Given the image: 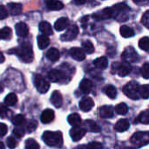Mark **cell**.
I'll return each instance as SVG.
<instances>
[{"label": "cell", "instance_id": "obj_7", "mask_svg": "<svg viewBox=\"0 0 149 149\" xmlns=\"http://www.w3.org/2000/svg\"><path fill=\"white\" fill-rule=\"evenodd\" d=\"M78 34H79V27L76 24H72L60 37V39L62 41H72L77 38Z\"/></svg>", "mask_w": 149, "mask_h": 149}, {"label": "cell", "instance_id": "obj_14", "mask_svg": "<svg viewBox=\"0 0 149 149\" xmlns=\"http://www.w3.org/2000/svg\"><path fill=\"white\" fill-rule=\"evenodd\" d=\"M51 102L57 108H59L62 106V104H63V97H62L61 93L58 91H54L52 93Z\"/></svg>", "mask_w": 149, "mask_h": 149}, {"label": "cell", "instance_id": "obj_27", "mask_svg": "<svg viewBox=\"0 0 149 149\" xmlns=\"http://www.w3.org/2000/svg\"><path fill=\"white\" fill-rule=\"evenodd\" d=\"M85 125H86L87 130L90 131V132H93V133H100L101 131L100 127L96 122H94L93 120H86Z\"/></svg>", "mask_w": 149, "mask_h": 149}, {"label": "cell", "instance_id": "obj_31", "mask_svg": "<svg viewBox=\"0 0 149 149\" xmlns=\"http://www.w3.org/2000/svg\"><path fill=\"white\" fill-rule=\"evenodd\" d=\"M4 103L6 106H9V107H12L14 105H16L17 103V95L13 93H9L5 99H4Z\"/></svg>", "mask_w": 149, "mask_h": 149}, {"label": "cell", "instance_id": "obj_32", "mask_svg": "<svg viewBox=\"0 0 149 149\" xmlns=\"http://www.w3.org/2000/svg\"><path fill=\"white\" fill-rule=\"evenodd\" d=\"M11 121L15 126H17L18 127H21V126L24 125V123H25V118L22 114H17V115L12 117Z\"/></svg>", "mask_w": 149, "mask_h": 149}, {"label": "cell", "instance_id": "obj_11", "mask_svg": "<svg viewBox=\"0 0 149 149\" xmlns=\"http://www.w3.org/2000/svg\"><path fill=\"white\" fill-rule=\"evenodd\" d=\"M93 106H94V102L90 97H85L79 102V108L86 113L92 110Z\"/></svg>", "mask_w": 149, "mask_h": 149}, {"label": "cell", "instance_id": "obj_13", "mask_svg": "<svg viewBox=\"0 0 149 149\" xmlns=\"http://www.w3.org/2000/svg\"><path fill=\"white\" fill-rule=\"evenodd\" d=\"M7 8L10 11V14H11L12 16H17L21 14L23 10L22 4L18 3H9L7 4Z\"/></svg>", "mask_w": 149, "mask_h": 149}, {"label": "cell", "instance_id": "obj_2", "mask_svg": "<svg viewBox=\"0 0 149 149\" xmlns=\"http://www.w3.org/2000/svg\"><path fill=\"white\" fill-rule=\"evenodd\" d=\"M13 52L17 54L24 62L25 63H31L33 60V51L30 45L24 44L20 45L19 47L13 50Z\"/></svg>", "mask_w": 149, "mask_h": 149}, {"label": "cell", "instance_id": "obj_48", "mask_svg": "<svg viewBox=\"0 0 149 149\" xmlns=\"http://www.w3.org/2000/svg\"><path fill=\"white\" fill-rule=\"evenodd\" d=\"M7 130H8L7 126L4 123H0V137L5 135L7 133Z\"/></svg>", "mask_w": 149, "mask_h": 149}, {"label": "cell", "instance_id": "obj_46", "mask_svg": "<svg viewBox=\"0 0 149 149\" xmlns=\"http://www.w3.org/2000/svg\"><path fill=\"white\" fill-rule=\"evenodd\" d=\"M87 149H103V146L100 142H91L87 145Z\"/></svg>", "mask_w": 149, "mask_h": 149}, {"label": "cell", "instance_id": "obj_39", "mask_svg": "<svg viewBox=\"0 0 149 149\" xmlns=\"http://www.w3.org/2000/svg\"><path fill=\"white\" fill-rule=\"evenodd\" d=\"M140 93L141 97H142L145 100H148L149 98V85H144L140 87Z\"/></svg>", "mask_w": 149, "mask_h": 149}, {"label": "cell", "instance_id": "obj_5", "mask_svg": "<svg viewBox=\"0 0 149 149\" xmlns=\"http://www.w3.org/2000/svg\"><path fill=\"white\" fill-rule=\"evenodd\" d=\"M34 85L40 93H45L50 88L49 82L39 74H36L34 77Z\"/></svg>", "mask_w": 149, "mask_h": 149}, {"label": "cell", "instance_id": "obj_22", "mask_svg": "<svg viewBox=\"0 0 149 149\" xmlns=\"http://www.w3.org/2000/svg\"><path fill=\"white\" fill-rule=\"evenodd\" d=\"M100 117L105 118V119L112 118L113 116V109L112 108V107L104 106V107H100Z\"/></svg>", "mask_w": 149, "mask_h": 149}, {"label": "cell", "instance_id": "obj_20", "mask_svg": "<svg viewBox=\"0 0 149 149\" xmlns=\"http://www.w3.org/2000/svg\"><path fill=\"white\" fill-rule=\"evenodd\" d=\"M129 127H130L129 121L126 119H121L115 124L114 129L118 132H125L129 128Z\"/></svg>", "mask_w": 149, "mask_h": 149}, {"label": "cell", "instance_id": "obj_44", "mask_svg": "<svg viewBox=\"0 0 149 149\" xmlns=\"http://www.w3.org/2000/svg\"><path fill=\"white\" fill-rule=\"evenodd\" d=\"M37 126H38V122L36 120H31L28 123V126H27V131H28V133L33 132L37 128Z\"/></svg>", "mask_w": 149, "mask_h": 149}, {"label": "cell", "instance_id": "obj_47", "mask_svg": "<svg viewBox=\"0 0 149 149\" xmlns=\"http://www.w3.org/2000/svg\"><path fill=\"white\" fill-rule=\"evenodd\" d=\"M8 16V12L6 8L3 5H0V20L6 18Z\"/></svg>", "mask_w": 149, "mask_h": 149}, {"label": "cell", "instance_id": "obj_28", "mask_svg": "<svg viewBox=\"0 0 149 149\" xmlns=\"http://www.w3.org/2000/svg\"><path fill=\"white\" fill-rule=\"evenodd\" d=\"M120 35L126 38L134 37V31L127 25H122L120 29Z\"/></svg>", "mask_w": 149, "mask_h": 149}, {"label": "cell", "instance_id": "obj_35", "mask_svg": "<svg viewBox=\"0 0 149 149\" xmlns=\"http://www.w3.org/2000/svg\"><path fill=\"white\" fill-rule=\"evenodd\" d=\"M105 93L112 100L115 99L117 96V90L114 86H108L105 88Z\"/></svg>", "mask_w": 149, "mask_h": 149}, {"label": "cell", "instance_id": "obj_33", "mask_svg": "<svg viewBox=\"0 0 149 149\" xmlns=\"http://www.w3.org/2000/svg\"><path fill=\"white\" fill-rule=\"evenodd\" d=\"M82 50L85 52V53L91 54L94 52V46L91 41L86 40V41L82 43Z\"/></svg>", "mask_w": 149, "mask_h": 149}, {"label": "cell", "instance_id": "obj_10", "mask_svg": "<svg viewBox=\"0 0 149 149\" xmlns=\"http://www.w3.org/2000/svg\"><path fill=\"white\" fill-rule=\"evenodd\" d=\"M113 15V11L112 8H106L102 10L101 11L93 14V17L97 20H104V19H108L111 18Z\"/></svg>", "mask_w": 149, "mask_h": 149}, {"label": "cell", "instance_id": "obj_1", "mask_svg": "<svg viewBox=\"0 0 149 149\" xmlns=\"http://www.w3.org/2000/svg\"><path fill=\"white\" fill-rule=\"evenodd\" d=\"M42 139L44 142L50 147H59L63 143V137L60 132L45 131L43 134Z\"/></svg>", "mask_w": 149, "mask_h": 149}, {"label": "cell", "instance_id": "obj_8", "mask_svg": "<svg viewBox=\"0 0 149 149\" xmlns=\"http://www.w3.org/2000/svg\"><path fill=\"white\" fill-rule=\"evenodd\" d=\"M86 133V130L85 128H82L79 127H73L70 131V136L73 141H79L85 136Z\"/></svg>", "mask_w": 149, "mask_h": 149}, {"label": "cell", "instance_id": "obj_17", "mask_svg": "<svg viewBox=\"0 0 149 149\" xmlns=\"http://www.w3.org/2000/svg\"><path fill=\"white\" fill-rule=\"evenodd\" d=\"M68 25H69V19L67 17H60L55 22L54 28L56 31H61L65 30V28H67Z\"/></svg>", "mask_w": 149, "mask_h": 149}, {"label": "cell", "instance_id": "obj_9", "mask_svg": "<svg viewBox=\"0 0 149 149\" xmlns=\"http://www.w3.org/2000/svg\"><path fill=\"white\" fill-rule=\"evenodd\" d=\"M65 77V72L60 70H58V69H53L48 73V78L52 82L62 81Z\"/></svg>", "mask_w": 149, "mask_h": 149}, {"label": "cell", "instance_id": "obj_40", "mask_svg": "<svg viewBox=\"0 0 149 149\" xmlns=\"http://www.w3.org/2000/svg\"><path fill=\"white\" fill-rule=\"evenodd\" d=\"M141 75L144 79H149V63H145L141 67Z\"/></svg>", "mask_w": 149, "mask_h": 149}, {"label": "cell", "instance_id": "obj_53", "mask_svg": "<svg viewBox=\"0 0 149 149\" xmlns=\"http://www.w3.org/2000/svg\"><path fill=\"white\" fill-rule=\"evenodd\" d=\"M126 149H136V148H127Z\"/></svg>", "mask_w": 149, "mask_h": 149}, {"label": "cell", "instance_id": "obj_41", "mask_svg": "<svg viewBox=\"0 0 149 149\" xmlns=\"http://www.w3.org/2000/svg\"><path fill=\"white\" fill-rule=\"evenodd\" d=\"M6 142H7V146H8V148H9L10 149L16 148V147L17 146V140H16L15 138H13L12 136L8 137V139H7Z\"/></svg>", "mask_w": 149, "mask_h": 149}, {"label": "cell", "instance_id": "obj_23", "mask_svg": "<svg viewBox=\"0 0 149 149\" xmlns=\"http://www.w3.org/2000/svg\"><path fill=\"white\" fill-rule=\"evenodd\" d=\"M45 3H46V7L51 10H59L63 9V7H64L63 3L60 1L50 0V1H46Z\"/></svg>", "mask_w": 149, "mask_h": 149}, {"label": "cell", "instance_id": "obj_43", "mask_svg": "<svg viewBox=\"0 0 149 149\" xmlns=\"http://www.w3.org/2000/svg\"><path fill=\"white\" fill-rule=\"evenodd\" d=\"M13 134H14V135L17 137V138H22L24 135V128H22V127H16L14 130H13Z\"/></svg>", "mask_w": 149, "mask_h": 149}, {"label": "cell", "instance_id": "obj_18", "mask_svg": "<svg viewBox=\"0 0 149 149\" xmlns=\"http://www.w3.org/2000/svg\"><path fill=\"white\" fill-rule=\"evenodd\" d=\"M131 70H132V67H131V65L129 64L123 63V64H120V65H118L117 73L120 77H125V76L128 75L130 73Z\"/></svg>", "mask_w": 149, "mask_h": 149}, {"label": "cell", "instance_id": "obj_25", "mask_svg": "<svg viewBox=\"0 0 149 149\" xmlns=\"http://www.w3.org/2000/svg\"><path fill=\"white\" fill-rule=\"evenodd\" d=\"M46 57L51 61H57V60H58V58L60 57V53H59L58 49L52 47V48H51V49H49L47 51Z\"/></svg>", "mask_w": 149, "mask_h": 149}, {"label": "cell", "instance_id": "obj_34", "mask_svg": "<svg viewBox=\"0 0 149 149\" xmlns=\"http://www.w3.org/2000/svg\"><path fill=\"white\" fill-rule=\"evenodd\" d=\"M12 31L9 27H3L0 30V39H10L11 38Z\"/></svg>", "mask_w": 149, "mask_h": 149}, {"label": "cell", "instance_id": "obj_51", "mask_svg": "<svg viewBox=\"0 0 149 149\" xmlns=\"http://www.w3.org/2000/svg\"><path fill=\"white\" fill-rule=\"evenodd\" d=\"M0 149H5V147L3 145V143L1 142V141H0Z\"/></svg>", "mask_w": 149, "mask_h": 149}, {"label": "cell", "instance_id": "obj_36", "mask_svg": "<svg viewBox=\"0 0 149 149\" xmlns=\"http://www.w3.org/2000/svg\"><path fill=\"white\" fill-rule=\"evenodd\" d=\"M128 111V107L125 103H120L119 105L116 106L115 107V112L120 114V115H124L127 113Z\"/></svg>", "mask_w": 149, "mask_h": 149}, {"label": "cell", "instance_id": "obj_6", "mask_svg": "<svg viewBox=\"0 0 149 149\" xmlns=\"http://www.w3.org/2000/svg\"><path fill=\"white\" fill-rule=\"evenodd\" d=\"M121 58L127 64L134 63L138 60V53L132 46L127 47L125 51L123 52Z\"/></svg>", "mask_w": 149, "mask_h": 149}, {"label": "cell", "instance_id": "obj_45", "mask_svg": "<svg viewBox=\"0 0 149 149\" xmlns=\"http://www.w3.org/2000/svg\"><path fill=\"white\" fill-rule=\"evenodd\" d=\"M8 112H9V110H8L7 107L3 104H0V117L1 118L6 117L8 114Z\"/></svg>", "mask_w": 149, "mask_h": 149}, {"label": "cell", "instance_id": "obj_42", "mask_svg": "<svg viewBox=\"0 0 149 149\" xmlns=\"http://www.w3.org/2000/svg\"><path fill=\"white\" fill-rule=\"evenodd\" d=\"M141 24L145 27H147L148 29H149V10H147L143 14V16L141 17Z\"/></svg>", "mask_w": 149, "mask_h": 149}, {"label": "cell", "instance_id": "obj_15", "mask_svg": "<svg viewBox=\"0 0 149 149\" xmlns=\"http://www.w3.org/2000/svg\"><path fill=\"white\" fill-rule=\"evenodd\" d=\"M16 33L18 37H25L29 32V28L27 24L24 22L17 23L15 26Z\"/></svg>", "mask_w": 149, "mask_h": 149}, {"label": "cell", "instance_id": "obj_37", "mask_svg": "<svg viewBox=\"0 0 149 149\" xmlns=\"http://www.w3.org/2000/svg\"><path fill=\"white\" fill-rule=\"evenodd\" d=\"M139 47L146 52L149 51V38L148 37H144L140 39L139 41Z\"/></svg>", "mask_w": 149, "mask_h": 149}, {"label": "cell", "instance_id": "obj_12", "mask_svg": "<svg viewBox=\"0 0 149 149\" xmlns=\"http://www.w3.org/2000/svg\"><path fill=\"white\" fill-rule=\"evenodd\" d=\"M70 55L72 58L77 61H82L86 58V53L85 52L78 47H73L70 50Z\"/></svg>", "mask_w": 149, "mask_h": 149}, {"label": "cell", "instance_id": "obj_21", "mask_svg": "<svg viewBox=\"0 0 149 149\" xmlns=\"http://www.w3.org/2000/svg\"><path fill=\"white\" fill-rule=\"evenodd\" d=\"M38 28H39V31L45 36H49V35H52V25L48 23V22H45V21H43L39 24L38 25Z\"/></svg>", "mask_w": 149, "mask_h": 149}, {"label": "cell", "instance_id": "obj_38", "mask_svg": "<svg viewBox=\"0 0 149 149\" xmlns=\"http://www.w3.org/2000/svg\"><path fill=\"white\" fill-rule=\"evenodd\" d=\"M25 149H39V145L33 139H29L25 141Z\"/></svg>", "mask_w": 149, "mask_h": 149}, {"label": "cell", "instance_id": "obj_26", "mask_svg": "<svg viewBox=\"0 0 149 149\" xmlns=\"http://www.w3.org/2000/svg\"><path fill=\"white\" fill-rule=\"evenodd\" d=\"M67 120L70 125H72L73 127H78L81 123V118L78 113H72L68 116Z\"/></svg>", "mask_w": 149, "mask_h": 149}, {"label": "cell", "instance_id": "obj_50", "mask_svg": "<svg viewBox=\"0 0 149 149\" xmlns=\"http://www.w3.org/2000/svg\"><path fill=\"white\" fill-rule=\"evenodd\" d=\"M4 61V56L2 52H0V64H2Z\"/></svg>", "mask_w": 149, "mask_h": 149}, {"label": "cell", "instance_id": "obj_19", "mask_svg": "<svg viewBox=\"0 0 149 149\" xmlns=\"http://www.w3.org/2000/svg\"><path fill=\"white\" fill-rule=\"evenodd\" d=\"M93 87V82L90 80V79H84L81 82H80V85H79V88L81 90V92L83 93H89L92 89Z\"/></svg>", "mask_w": 149, "mask_h": 149}, {"label": "cell", "instance_id": "obj_49", "mask_svg": "<svg viewBox=\"0 0 149 149\" xmlns=\"http://www.w3.org/2000/svg\"><path fill=\"white\" fill-rule=\"evenodd\" d=\"M86 3V1L85 0H83V1H79V0H76V1H74V3H76V4H84Z\"/></svg>", "mask_w": 149, "mask_h": 149}, {"label": "cell", "instance_id": "obj_30", "mask_svg": "<svg viewBox=\"0 0 149 149\" xmlns=\"http://www.w3.org/2000/svg\"><path fill=\"white\" fill-rule=\"evenodd\" d=\"M135 122H140L143 124H149V110H145L141 112L137 117Z\"/></svg>", "mask_w": 149, "mask_h": 149}, {"label": "cell", "instance_id": "obj_52", "mask_svg": "<svg viewBox=\"0 0 149 149\" xmlns=\"http://www.w3.org/2000/svg\"><path fill=\"white\" fill-rule=\"evenodd\" d=\"M3 91V85L0 83V93H2Z\"/></svg>", "mask_w": 149, "mask_h": 149}, {"label": "cell", "instance_id": "obj_3", "mask_svg": "<svg viewBox=\"0 0 149 149\" xmlns=\"http://www.w3.org/2000/svg\"><path fill=\"white\" fill-rule=\"evenodd\" d=\"M140 87L141 86L137 82L131 81L123 87V92L127 97L131 98L132 100H139L141 98Z\"/></svg>", "mask_w": 149, "mask_h": 149}, {"label": "cell", "instance_id": "obj_4", "mask_svg": "<svg viewBox=\"0 0 149 149\" xmlns=\"http://www.w3.org/2000/svg\"><path fill=\"white\" fill-rule=\"evenodd\" d=\"M131 142L138 147L141 148L149 144V132H137L131 137Z\"/></svg>", "mask_w": 149, "mask_h": 149}, {"label": "cell", "instance_id": "obj_24", "mask_svg": "<svg viewBox=\"0 0 149 149\" xmlns=\"http://www.w3.org/2000/svg\"><path fill=\"white\" fill-rule=\"evenodd\" d=\"M50 44V38L49 37L45 35H39L38 37V45L40 50L45 49Z\"/></svg>", "mask_w": 149, "mask_h": 149}, {"label": "cell", "instance_id": "obj_29", "mask_svg": "<svg viewBox=\"0 0 149 149\" xmlns=\"http://www.w3.org/2000/svg\"><path fill=\"white\" fill-rule=\"evenodd\" d=\"M93 64L94 65L99 68V69H106L108 65V61L107 59V58L105 57H100V58H96L94 61H93Z\"/></svg>", "mask_w": 149, "mask_h": 149}, {"label": "cell", "instance_id": "obj_16", "mask_svg": "<svg viewBox=\"0 0 149 149\" xmlns=\"http://www.w3.org/2000/svg\"><path fill=\"white\" fill-rule=\"evenodd\" d=\"M40 120L45 124L52 122L54 120V112L52 109H45L44 112H42Z\"/></svg>", "mask_w": 149, "mask_h": 149}]
</instances>
